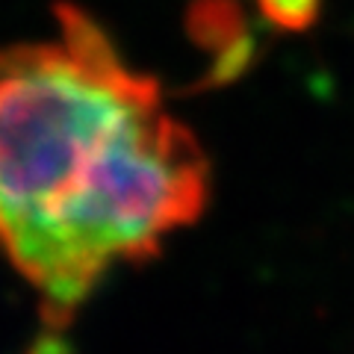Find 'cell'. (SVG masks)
I'll return each mask as SVG.
<instances>
[{
    "instance_id": "cell-1",
    "label": "cell",
    "mask_w": 354,
    "mask_h": 354,
    "mask_svg": "<svg viewBox=\"0 0 354 354\" xmlns=\"http://www.w3.org/2000/svg\"><path fill=\"white\" fill-rule=\"evenodd\" d=\"M53 12L57 39L0 48V251L65 325L115 263L204 213L209 160L92 15Z\"/></svg>"
},
{
    "instance_id": "cell-2",
    "label": "cell",
    "mask_w": 354,
    "mask_h": 354,
    "mask_svg": "<svg viewBox=\"0 0 354 354\" xmlns=\"http://www.w3.org/2000/svg\"><path fill=\"white\" fill-rule=\"evenodd\" d=\"M186 30L209 59L207 83L213 86L236 80L257 57V41L239 0H192L186 9Z\"/></svg>"
},
{
    "instance_id": "cell-3",
    "label": "cell",
    "mask_w": 354,
    "mask_h": 354,
    "mask_svg": "<svg viewBox=\"0 0 354 354\" xmlns=\"http://www.w3.org/2000/svg\"><path fill=\"white\" fill-rule=\"evenodd\" d=\"M260 21L281 32H304L322 15V0H254Z\"/></svg>"
}]
</instances>
